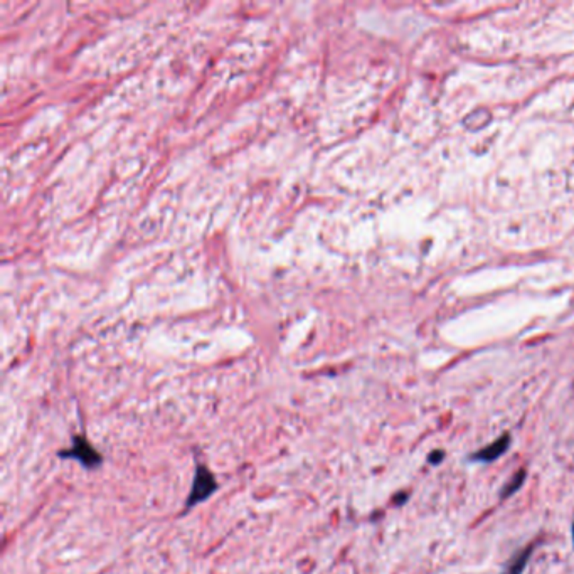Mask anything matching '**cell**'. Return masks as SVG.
Masks as SVG:
<instances>
[{"label":"cell","mask_w":574,"mask_h":574,"mask_svg":"<svg viewBox=\"0 0 574 574\" xmlns=\"http://www.w3.org/2000/svg\"><path fill=\"white\" fill-rule=\"evenodd\" d=\"M532 552H534V544H529L527 548L517 551L515 554L511 557V561H509L507 566L504 568L502 574H522L525 566H527L529 563V559H531Z\"/></svg>","instance_id":"4"},{"label":"cell","mask_w":574,"mask_h":574,"mask_svg":"<svg viewBox=\"0 0 574 574\" xmlns=\"http://www.w3.org/2000/svg\"><path fill=\"white\" fill-rule=\"evenodd\" d=\"M511 442H512L511 435L504 433L499 440H495L494 443L487 444V447L482 448V450L475 451V453L472 455V460H475V462H482V463L495 462V460H499L504 453H507V450L511 448Z\"/></svg>","instance_id":"3"},{"label":"cell","mask_w":574,"mask_h":574,"mask_svg":"<svg viewBox=\"0 0 574 574\" xmlns=\"http://www.w3.org/2000/svg\"><path fill=\"white\" fill-rule=\"evenodd\" d=\"M524 482H525V470L517 472V474H514V476H512V479L504 485L502 492H500V497H502V499H509V497H512L515 492H519V488L522 487Z\"/></svg>","instance_id":"5"},{"label":"cell","mask_w":574,"mask_h":574,"mask_svg":"<svg viewBox=\"0 0 574 574\" xmlns=\"http://www.w3.org/2000/svg\"><path fill=\"white\" fill-rule=\"evenodd\" d=\"M58 455L61 458L76 460V462H79L88 470L100 468L101 463H103V456L100 455V451L93 447L90 440L84 435H76L72 438L71 447L66 448V450H61Z\"/></svg>","instance_id":"2"},{"label":"cell","mask_w":574,"mask_h":574,"mask_svg":"<svg viewBox=\"0 0 574 574\" xmlns=\"http://www.w3.org/2000/svg\"><path fill=\"white\" fill-rule=\"evenodd\" d=\"M573 543H574V522H573Z\"/></svg>","instance_id":"7"},{"label":"cell","mask_w":574,"mask_h":574,"mask_svg":"<svg viewBox=\"0 0 574 574\" xmlns=\"http://www.w3.org/2000/svg\"><path fill=\"white\" fill-rule=\"evenodd\" d=\"M217 488H219V485H217V480L212 472L205 465H197L196 475H194L192 480L191 494H189L187 500H185V511H191L196 505L205 502L209 497L214 495V492Z\"/></svg>","instance_id":"1"},{"label":"cell","mask_w":574,"mask_h":574,"mask_svg":"<svg viewBox=\"0 0 574 574\" xmlns=\"http://www.w3.org/2000/svg\"><path fill=\"white\" fill-rule=\"evenodd\" d=\"M443 458H444V451L443 450H435L433 453L430 455V463L431 465H438V463L443 462Z\"/></svg>","instance_id":"6"}]
</instances>
